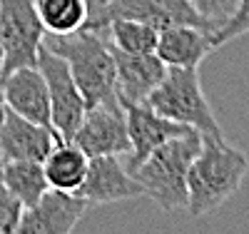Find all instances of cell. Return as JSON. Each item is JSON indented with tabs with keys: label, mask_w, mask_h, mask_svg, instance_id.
I'll list each match as a JSON object with an SVG mask.
<instances>
[{
	"label": "cell",
	"mask_w": 249,
	"mask_h": 234,
	"mask_svg": "<svg viewBox=\"0 0 249 234\" xmlns=\"http://www.w3.org/2000/svg\"><path fill=\"white\" fill-rule=\"evenodd\" d=\"M249 172V157L224 137L202 135V147L187 175V212L204 217L230 202Z\"/></svg>",
	"instance_id": "1"
},
{
	"label": "cell",
	"mask_w": 249,
	"mask_h": 234,
	"mask_svg": "<svg viewBox=\"0 0 249 234\" xmlns=\"http://www.w3.org/2000/svg\"><path fill=\"white\" fill-rule=\"evenodd\" d=\"M43 45L57 53L68 62V68L77 82V88L85 97V105L110 102L117 100L115 92V55L105 30L80 28L68 35H45Z\"/></svg>",
	"instance_id": "2"
},
{
	"label": "cell",
	"mask_w": 249,
	"mask_h": 234,
	"mask_svg": "<svg viewBox=\"0 0 249 234\" xmlns=\"http://www.w3.org/2000/svg\"><path fill=\"white\" fill-rule=\"evenodd\" d=\"M202 147V135L190 130L152 150L130 172L140 182L142 195L150 197L164 212L187 209V175Z\"/></svg>",
	"instance_id": "3"
},
{
	"label": "cell",
	"mask_w": 249,
	"mask_h": 234,
	"mask_svg": "<svg viewBox=\"0 0 249 234\" xmlns=\"http://www.w3.org/2000/svg\"><path fill=\"white\" fill-rule=\"evenodd\" d=\"M144 105L160 112L162 117L192 127L199 135L224 137L212 112V105L204 97L197 68H167L160 85L147 95Z\"/></svg>",
	"instance_id": "4"
},
{
	"label": "cell",
	"mask_w": 249,
	"mask_h": 234,
	"mask_svg": "<svg viewBox=\"0 0 249 234\" xmlns=\"http://www.w3.org/2000/svg\"><path fill=\"white\" fill-rule=\"evenodd\" d=\"M0 35L5 45V62L0 77L18 68L37 65L45 28L35 10V0H0Z\"/></svg>",
	"instance_id": "5"
},
{
	"label": "cell",
	"mask_w": 249,
	"mask_h": 234,
	"mask_svg": "<svg viewBox=\"0 0 249 234\" xmlns=\"http://www.w3.org/2000/svg\"><path fill=\"white\" fill-rule=\"evenodd\" d=\"M37 70L43 72L45 85H48L53 127L62 140H72L88 105H85V97H82L77 82L68 68V62L57 53H53L50 48L43 45L37 53Z\"/></svg>",
	"instance_id": "6"
},
{
	"label": "cell",
	"mask_w": 249,
	"mask_h": 234,
	"mask_svg": "<svg viewBox=\"0 0 249 234\" xmlns=\"http://www.w3.org/2000/svg\"><path fill=\"white\" fill-rule=\"evenodd\" d=\"M115 18L142 20V23L155 25L157 30L172 25H197L204 30H212V25L197 13V8L190 0H110L97 15L88 20L85 28L100 30Z\"/></svg>",
	"instance_id": "7"
},
{
	"label": "cell",
	"mask_w": 249,
	"mask_h": 234,
	"mask_svg": "<svg viewBox=\"0 0 249 234\" xmlns=\"http://www.w3.org/2000/svg\"><path fill=\"white\" fill-rule=\"evenodd\" d=\"M72 142L88 157L130 155L132 144L127 135V115H124L120 100L100 102L88 108L72 135Z\"/></svg>",
	"instance_id": "8"
},
{
	"label": "cell",
	"mask_w": 249,
	"mask_h": 234,
	"mask_svg": "<svg viewBox=\"0 0 249 234\" xmlns=\"http://www.w3.org/2000/svg\"><path fill=\"white\" fill-rule=\"evenodd\" d=\"M75 195L82 197L90 207H95L142 197V187L130 175V169L120 162V155H100L90 157L85 182L80 184Z\"/></svg>",
	"instance_id": "9"
},
{
	"label": "cell",
	"mask_w": 249,
	"mask_h": 234,
	"mask_svg": "<svg viewBox=\"0 0 249 234\" xmlns=\"http://www.w3.org/2000/svg\"><path fill=\"white\" fill-rule=\"evenodd\" d=\"M88 207L90 204L77 195L48 189V195L35 207L23 209L13 234H72Z\"/></svg>",
	"instance_id": "10"
},
{
	"label": "cell",
	"mask_w": 249,
	"mask_h": 234,
	"mask_svg": "<svg viewBox=\"0 0 249 234\" xmlns=\"http://www.w3.org/2000/svg\"><path fill=\"white\" fill-rule=\"evenodd\" d=\"M124 115H127V135H130V144H132V150L127 155V169L140 164L152 150H157L167 140L187 135L192 130V127L179 125L170 117H162L160 112L147 108L144 102L124 105Z\"/></svg>",
	"instance_id": "11"
},
{
	"label": "cell",
	"mask_w": 249,
	"mask_h": 234,
	"mask_svg": "<svg viewBox=\"0 0 249 234\" xmlns=\"http://www.w3.org/2000/svg\"><path fill=\"white\" fill-rule=\"evenodd\" d=\"M57 140L62 137L57 135L55 127L30 122L25 117L15 115L13 110H8L3 125H0V157L43 162L57 144Z\"/></svg>",
	"instance_id": "12"
},
{
	"label": "cell",
	"mask_w": 249,
	"mask_h": 234,
	"mask_svg": "<svg viewBox=\"0 0 249 234\" xmlns=\"http://www.w3.org/2000/svg\"><path fill=\"white\" fill-rule=\"evenodd\" d=\"M115 92L120 105H140L147 100V95L160 85V80L167 72V65L155 55V53H144V55H132V53H122L115 50Z\"/></svg>",
	"instance_id": "13"
},
{
	"label": "cell",
	"mask_w": 249,
	"mask_h": 234,
	"mask_svg": "<svg viewBox=\"0 0 249 234\" xmlns=\"http://www.w3.org/2000/svg\"><path fill=\"white\" fill-rule=\"evenodd\" d=\"M0 80H3V92H5L8 110H13L15 115L25 117L30 122L53 127L48 85H45L43 72L37 70V65L18 68Z\"/></svg>",
	"instance_id": "14"
},
{
	"label": "cell",
	"mask_w": 249,
	"mask_h": 234,
	"mask_svg": "<svg viewBox=\"0 0 249 234\" xmlns=\"http://www.w3.org/2000/svg\"><path fill=\"white\" fill-rule=\"evenodd\" d=\"M214 50L217 45L212 40V30L197 25H172L160 30L155 55L167 68H199L202 60Z\"/></svg>",
	"instance_id": "15"
},
{
	"label": "cell",
	"mask_w": 249,
	"mask_h": 234,
	"mask_svg": "<svg viewBox=\"0 0 249 234\" xmlns=\"http://www.w3.org/2000/svg\"><path fill=\"white\" fill-rule=\"evenodd\" d=\"M90 157L80 150L72 140H57V144L50 150V155L43 160V169L50 189L75 195L80 184L85 182Z\"/></svg>",
	"instance_id": "16"
},
{
	"label": "cell",
	"mask_w": 249,
	"mask_h": 234,
	"mask_svg": "<svg viewBox=\"0 0 249 234\" xmlns=\"http://www.w3.org/2000/svg\"><path fill=\"white\" fill-rule=\"evenodd\" d=\"M3 182L5 187L13 192V197L28 207H35L40 199L48 195V177H45V169L43 162H33V160H3Z\"/></svg>",
	"instance_id": "17"
},
{
	"label": "cell",
	"mask_w": 249,
	"mask_h": 234,
	"mask_svg": "<svg viewBox=\"0 0 249 234\" xmlns=\"http://www.w3.org/2000/svg\"><path fill=\"white\" fill-rule=\"evenodd\" d=\"M35 10L45 35H68L88 25V0H35Z\"/></svg>",
	"instance_id": "18"
},
{
	"label": "cell",
	"mask_w": 249,
	"mask_h": 234,
	"mask_svg": "<svg viewBox=\"0 0 249 234\" xmlns=\"http://www.w3.org/2000/svg\"><path fill=\"white\" fill-rule=\"evenodd\" d=\"M102 30L107 33V40L115 50L132 53V55L155 53L157 37H160V30L155 25L142 23V20H130V18H115Z\"/></svg>",
	"instance_id": "19"
},
{
	"label": "cell",
	"mask_w": 249,
	"mask_h": 234,
	"mask_svg": "<svg viewBox=\"0 0 249 234\" xmlns=\"http://www.w3.org/2000/svg\"><path fill=\"white\" fill-rule=\"evenodd\" d=\"M190 3L197 8V13L212 25V30H222L227 23L232 20L239 0H190ZM212 33V35H214Z\"/></svg>",
	"instance_id": "20"
},
{
	"label": "cell",
	"mask_w": 249,
	"mask_h": 234,
	"mask_svg": "<svg viewBox=\"0 0 249 234\" xmlns=\"http://www.w3.org/2000/svg\"><path fill=\"white\" fill-rule=\"evenodd\" d=\"M0 169H3V157H0ZM23 204H20L13 192L5 187L3 175H0V234H13L20 217H23Z\"/></svg>",
	"instance_id": "21"
},
{
	"label": "cell",
	"mask_w": 249,
	"mask_h": 234,
	"mask_svg": "<svg viewBox=\"0 0 249 234\" xmlns=\"http://www.w3.org/2000/svg\"><path fill=\"white\" fill-rule=\"evenodd\" d=\"M247 33H249V0H239V5H237L232 20H230V23H227L222 30H217V33L212 35V40H214L217 48H222L224 42H230V40H234V37H242V35H247Z\"/></svg>",
	"instance_id": "22"
},
{
	"label": "cell",
	"mask_w": 249,
	"mask_h": 234,
	"mask_svg": "<svg viewBox=\"0 0 249 234\" xmlns=\"http://www.w3.org/2000/svg\"><path fill=\"white\" fill-rule=\"evenodd\" d=\"M107 3H110V0H88V5H90V18H92V15H97V13H100L102 8H105ZM90 18H88V20H90Z\"/></svg>",
	"instance_id": "23"
},
{
	"label": "cell",
	"mask_w": 249,
	"mask_h": 234,
	"mask_svg": "<svg viewBox=\"0 0 249 234\" xmlns=\"http://www.w3.org/2000/svg\"><path fill=\"white\" fill-rule=\"evenodd\" d=\"M5 112H8V105H5V92H3V80H0V125L5 120Z\"/></svg>",
	"instance_id": "24"
},
{
	"label": "cell",
	"mask_w": 249,
	"mask_h": 234,
	"mask_svg": "<svg viewBox=\"0 0 249 234\" xmlns=\"http://www.w3.org/2000/svg\"><path fill=\"white\" fill-rule=\"evenodd\" d=\"M3 62H5V45H3V35H0V72H3Z\"/></svg>",
	"instance_id": "25"
}]
</instances>
